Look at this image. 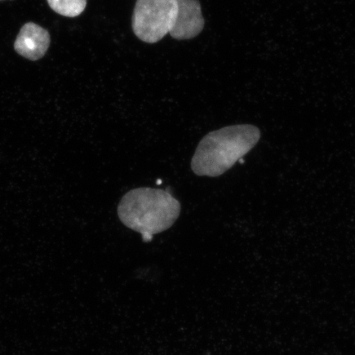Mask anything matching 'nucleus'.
Masks as SVG:
<instances>
[{
    "label": "nucleus",
    "instance_id": "8",
    "mask_svg": "<svg viewBox=\"0 0 355 355\" xmlns=\"http://www.w3.org/2000/svg\"><path fill=\"white\" fill-rule=\"evenodd\" d=\"M239 162H241V164L244 163V159H243V158L241 159H239Z\"/></svg>",
    "mask_w": 355,
    "mask_h": 355
},
{
    "label": "nucleus",
    "instance_id": "3",
    "mask_svg": "<svg viewBox=\"0 0 355 355\" xmlns=\"http://www.w3.org/2000/svg\"><path fill=\"white\" fill-rule=\"evenodd\" d=\"M177 12V0H137L132 20L133 33L141 41L157 43L171 33Z\"/></svg>",
    "mask_w": 355,
    "mask_h": 355
},
{
    "label": "nucleus",
    "instance_id": "4",
    "mask_svg": "<svg viewBox=\"0 0 355 355\" xmlns=\"http://www.w3.org/2000/svg\"><path fill=\"white\" fill-rule=\"evenodd\" d=\"M178 12L171 35L176 40L196 37L204 28L205 20L199 0H177Z\"/></svg>",
    "mask_w": 355,
    "mask_h": 355
},
{
    "label": "nucleus",
    "instance_id": "2",
    "mask_svg": "<svg viewBox=\"0 0 355 355\" xmlns=\"http://www.w3.org/2000/svg\"><path fill=\"white\" fill-rule=\"evenodd\" d=\"M181 205L170 191L139 188L130 191L118 206L119 220L141 234H155L170 229L179 218Z\"/></svg>",
    "mask_w": 355,
    "mask_h": 355
},
{
    "label": "nucleus",
    "instance_id": "9",
    "mask_svg": "<svg viewBox=\"0 0 355 355\" xmlns=\"http://www.w3.org/2000/svg\"><path fill=\"white\" fill-rule=\"evenodd\" d=\"M0 1H3V0H0Z\"/></svg>",
    "mask_w": 355,
    "mask_h": 355
},
{
    "label": "nucleus",
    "instance_id": "7",
    "mask_svg": "<svg viewBox=\"0 0 355 355\" xmlns=\"http://www.w3.org/2000/svg\"><path fill=\"white\" fill-rule=\"evenodd\" d=\"M157 184L159 185V184H161L162 183V181L161 180H157Z\"/></svg>",
    "mask_w": 355,
    "mask_h": 355
},
{
    "label": "nucleus",
    "instance_id": "1",
    "mask_svg": "<svg viewBox=\"0 0 355 355\" xmlns=\"http://www.w3.org/2000/svg\"><path fill=\"white\" fill-rule=\"evenodd\" d=\"M259 128L239 124L208 133L200 141L191 168L198 176L218 177L232 168L259 141Z\"/></svg>",
    "mask_w": 355,
    "mask_h": 355
},
{
    "label": "nucleus",
    "instance_id": "5",
    "mask_svg": "<svg viewBox=\"0 0 355 355\" xmlns=\"http://www.w3.org/2000/svg\"><path fill=\"white\" fill-rule=\"evenodd\" d=\"M51 44V35L46 29L33 22H28L17 35L15 50L26 59L35 61L46 54Z\"/></svg>",
    "mask_w": 355,
    "mask_h": 355
},
{
    "label": "nucleus",
    "instance_id": "6",
    "mask_svg": "<svg viewBox=\"0 0 355 355\" xmlns=\"http://www.w3.org/2000/svg\"><path fill=\"white\" fill-rule=\"evenodd\" d=\"M51 10L68 17H78L85 10L87 0H47Z\"/></svg>",
    "mask_w": 355,
    "mask_h": 355
}]
</instances>
